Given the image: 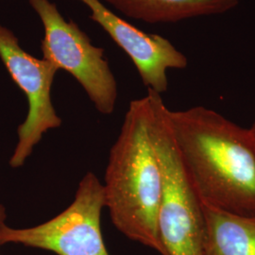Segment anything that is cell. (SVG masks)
I'll use <instances>...</instances> for the list:
<instances>
[{
	"label": "cell",
	"instance_id": "1",
	"mask_svg": "<svg viewBox=\"0 0 255 255\" xmlns=\"http://www.w3.org/2000/svg\"><path fill=\"white\" fill-rule=\"evenodd\" d=\"M183 167L202 204L255 217V139L214 110H168Z\"/></svg>",
	"mask_w": 255,
	"mask_h": 255
},
{
	"label": "cell",
	"instance_id": "2",
	"mask_svg": "<svg viewBox=\"0 0 255 255\" xmlns=\"http://www.w3.org/2000/svg\"><path fill=\"white\" fill-rule=\"evenodd\" d=\"M150 116L148 92L130 101L110 150L102 185L115 227L130 240L165 255L158 230L163 176L150 134Z\"/></svg>",
	"mask_w": 255,
	"mask_h": 255
},
{
	"label": "cell",
	"instance_id": "3",
	"mask_svg": "<svg viewBox=\"0 0 255 255\" xmlns=\"http://www.w3.org/2000/svg\"><path fill=\"white\" fill-rule=\"evenodd\" d=\"M151 100L150 134L163 176L158 230L165 255H205V221L201 199L186 173L162 95Z\"/></svg>",
	"mask_w": 255,
	"mask_h": 255
},
{
	"label": "cell",
	"instance_id": "4",
	"mask_svg": "<svg viewBox=\"0 0 255 255\" xmlns=\"http://www.w3.org/2000/svg\"><path fill=\"white\" fill-rule=\"evenodd\" d=\"M104 208L102 182L87 172L72 203L54 218L28 228L0 224V246L20 244L56 255H110L101 231Z\"/></svg>",
	"mask_w": 255,
	"mask_h": 255
},
{
	"label": "cell",
	"instance_id": "5",
	"mask_svg": "<svg viewBox=\"0 0 255 255\" xmlns=\"http://www.w3.org/2000/svg\"><path fill=\"white\" fill-rule=\"evenodd\" d=\"M45 28L43 58L71 74L102 115H112L119 97L118 82L104 56L73 20H65L49 0H28Z\"/></svg>",
	"mask_w": 255,
	"mask_h": 255
},
{
	"label": "cell",
	"instance_id": "6",
	"mask_svg": "<svg viewBox=\"0 0 255 255\" xmlns=\"http://www.w3.org/2000/svg\"><path fill=\"white\" fill-rule=\"evenodd\" d=\"M0 58L28 103L27 117L18 126L17 143L9 161L10 167L20 168L46 132L62 125L51 99L55 76L60 69L50 61L28 54L13 32L1 25Z\"/></svg>",
	"mask_w": 255,
	"mask_h": 255
},
{
	"label": "cell",
	"instance_id": "7",
	"mask_svg": "<svg viewBox=\"0 0 255 255\" xmlns=\"http://www.w3.org/2000/svg\"><path fill=\"white\" fill-rule=\"evenodd\" d=\"M98 23L129 57L147 90L162 95L167 90V71L184 69L188 60L166 38L142 31L110 10L101 0H79Z\"/></svg>",
	"mask_w": 255,
	"mask_h": 255
},
{
	"label": "cell",
	"instance_id": "8",
	"mask_svg": "<svg viewBox=\"0 0 255 255\" xmlns=\"http://www.w3.org/2000/svg\"><path fill=\"white\" fill-rule=\"evenodd\" d=\"M129 18L149 24L224 14L240 0H104Z\"/></svg>",
	"mask_w": 255,
	"mask_h": 255
},
{
	"label": "cell",
	"instance_id": "9",
	"mask_svg": "<svg viewBox=\"0 0 255 255\" xmlns=\"http://www.w3.org/2000/svg\"><path fill=\"white\" fill-rule=\"evenodd\" d=\"M202 206L205 255H255V217Z\"/></svg>",
	"mask_w": 255,
	"mask_h": 255
},
{
	"label": "cell",
	"instance_id": "10",
	"mask_svg": "<svg viewBox=\"0 0 255 255\" xmlns=\"http://www.w3.org/2000/svg\"><path fill=\"white\" fill-rule=\"evenodd\" d=\"M7 218V213H6V208L3 204H0V224L4 223Z\"/></svg>",
	"mask_w": 255,
	"mask_h": 255
},
{
	"label": "cell",
	"instance_id": "11",
	"mask_svg": "<svg viewBox=\"0 0 255 255\" xmlns=\"http://www.w3.org/2000/svg\"><path fill=\"white\" fill-rule=\"evenodd\" d=\"M250 129H251V131H252V133H253V135H254L255 139V121L254 122V124L252 125V127L250 128Z\"/></svg>",
	"mask_w": 255,
	"mask_h": 255
}]
</instances>
